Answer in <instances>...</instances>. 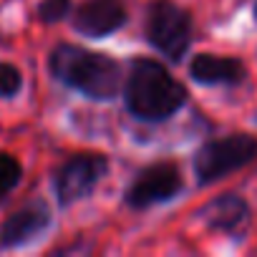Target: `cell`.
I'll return each mask as SVG.
<instances>
[{"label":"cell","instance_id":"7","mask_svg":"<svg viewBox=\"0 0 257 257\" xmlns=\"http://www.w3.org/2000/svg\"><path fill=\"white\" fill-rule=\"evenodd\" d=\"M126 21L123 0H86L76 11V31L88 38H103L121 28Z\"/></svg>","mask_w":257,"mask_h":257},{"label":"cell","instance_id":"1","mask_svg":"<svg viewBox=\"0 0 257 257\" xmlns=\"http://www.w3.org/2000/svg\"><path fill=\"white\" fill-rule=\"evenodd\" d=\"M184 86L177 83L157 61L142 58L132 66L126 81V106L134 116L149 121L167 118L184 103Z\"/></svg>","mask_w":257,"mask_h":257},{"label":"cell","instance_id":"8","mask_svg":"<svg viewBox=\"0 0 257 257\" xmlns=\"http://www.w3.org/2000/svg\"><path fill=\"white\" fill-rule=\"evenodd\" d=\"M48 209L46 204H31L21 212H16L6 224L0 229V244L3 247H16V244H23L28 239H33L36 234H41L46 227H48Z\"/></svg>","mask_w":257,"mask_h":257},{"label":"cell","instance_id":"2","mask_svg":"<svg viewBox=\"0 0 257 257\" xmlns=\"http://www.w3.org/2000/svg\"><path fill=\"white\" fill-rule=\"evenodd\" d=\"M51 71L58 81L78 88L91 98H111L121 81L116 61L78 46H58L51 56Z\"/></svg>","mask_w":257,"mask_h":257},{"label":"cell","instance_id":"12","mask_svg":"<svg viewBox=\"0 0 257 257\" xmlns=\"http://www.w3.org/2000/svg\"><path fill=\"white\" fill-rule=\"evenodd\" d=\"M21 71L11 63H0V96H13L21 91Z\"/></svg>","mask_w":257,"mask_h":257},{"label":"cell","instance_id":"4","mask_svg":"<svg viewBox=\"0 0 257 257\" xmlns=\"http://www.w3.org/2000/svg\"><path fill=\"white\" fill-rule=\"evenodd\" d=\"M147 36L157 51L179 61L189 48V36H192L189 16L169 0H157V3H152L147 16Z\"/></svg>","mask_w":257,"mask_h":257},{"label":"cell","instance_id":"6","mask_svg":"<svg viewBox=\"0 0 257 257\" xmlns=\"http://www.w3.org/2000/svg\"><path fill=\"white\" fill-rule=\"evenodd\" d=\"M182 189V174L174 164H154L144 169L126 192V202L132 207H149L154 202L172 199Z\"/></svg>","mask_w":257,"mask_h":257},{"label":"cell","instance_id":"14","mask_svg":"<svg viewBox=\"0 0 257 257\" xmlns=\"http://www.w3.org/2000/svg\"><path fill=\"white\" fill-rule=\"evenodd\" d=\"M254 13H257V8H254Z\"/></svg>","mask_w":257,"mask_h":257},{"label":"cell","instance_id":"3","mask_svg":"<svg viewBox=\"0 0 257 257\" xmlns=\"http://www.w3.org/2000/svg\"><path fill=\"white\" fill-rule=\"evenodd\" d=\"M254 154H257V142L252 137H244V134L224 137V139L204 144L197 152L194 172L202 184H209V182L222 179L224 174L244 167L247 162L254 159Z\"/></svg>","mask_w":257,"mask_h":257},{"label":"cell","instance_id":"9","mask_svg":"<svg viewBox=\"0 0 257 257\" xmlns=\"http://www.w3.org/2000/svg\"><path fill=\"white\" fill-rule=\"evenodd\" d=\"M192 71V78L199 81V83H239L242 76H244V68L239 61L234 58H217V56H209V53H202L192 61L189 66Z\"/></svg>","mask_w":257,"mask_h":257},{"label":"cell","instance_id":"11","mask_svg":"<svg viewBox=\"0 0 257 257\" xmlns=\"http://www.w3.org/2000/svg\"><path fill=\"white\" fill-rule=\"evenodd\" d=\"M18 182H21V164L8 154H0V192H11Z\"/></svg>","mask_w":257,"mask_h":257},{"label":"cell","instance_id":"13","mask_svg":"<svg viewBox=\"0 0 257 257\" xmlns=\"http://www.w3.org/2000/svg\"><path fill=\"white\" fill-rule=\"evenodd\" d=\"M66 13H68V0H43L41 8H38V16H41V21H46V23H56V21H61Z\"/></svg>","mask_w":257,"mask_h":257},{"label":"cell","instance_id":"10","mask_svg":"<svg viewBox=\"0 0 257 257\" xmlns=\"http://www.w3.org/2000/svg\"><path fill=\"white\" fill-rule=\"evenodd\" d=\"M202 219L212 227V229H224V232H234L247 222V204L234 197V194H222L219 199L209 202L202 209Z\"/></svg>","mask_w":257,"mask_h":257},{"label":"cell","instance_id":"5","mask_svg":"<svg viewBox=\"0 0 257 257\" xmlns=\"http://www.w3.org/2000/svg\"><path fill=\"white\" fill-rule=\"evenodd\" d=\"M103 174H106V159L98 154H83V157H73L71 162H66L61 172L56 174V194L61 204L83 199L98 184Z\"/></svg>","mask_w":257,"mask_h":257}]
</instances>
